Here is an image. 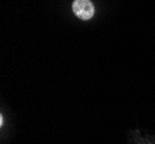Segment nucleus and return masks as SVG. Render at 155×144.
I'll return each instance as SVG.
<instances>
[{
  "label": "nucleus",
  "mask_w": 155,
  "mask_h": 144,
  "mask_svg": "<svg viewBox=\"0 0 155 144\" xmlns=\"http://www.w3.org/2000/svg\"><path fill=\"white\" fill-rule=\"evenodd\" d=\"M73 12L81 20H89L94 16V5L91 0H74Z\"/></svg>",
  "instance_id": "nucleus-1"
}]
</instances>
